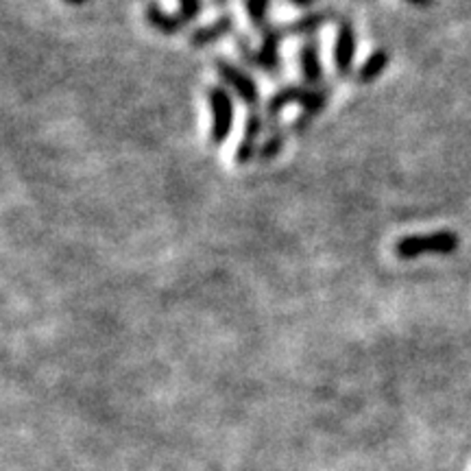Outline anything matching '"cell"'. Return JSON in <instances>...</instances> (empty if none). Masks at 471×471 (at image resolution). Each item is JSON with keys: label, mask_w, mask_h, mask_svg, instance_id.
Returning <instances> with one entry per match:
<instances>
[{"label": "cell", "mask_w": 471, "mask_h": 471, "mask_svg": "<svg viewBox=\"0 0 471 471\" xmlns=\"http://www.w3.org/2000/svg\"><path fill=\"white\" fill-rule=\"evenodd\" d=\"M406 3L415 4V7H430V4L435 3V0H406Z\"/></svg>", "instance_id": "2e32d148"}, {"label": "cell", "mask_w": 471, "mask_h": 471, "mask_svg": "<svg viewBox=\"0 0 471 471\" xmlns=\"http://www.w3.org/2000/svg\"><path fill=\"white\" fill-rule=\"evenodd\" d=\"M145 18L155 31L164 33V35H175V33L184 31V27L188 25L179 13H169L157 7V4H149V7H146Z\"/></svg>", "instance_id": "30bf717a"}, {"label": "cell", "mask_w": 471, "mask_h": 471, "mask_svg": "<svg viewBox=\"0 0 471 471\" xmlns=\"http://www.w3.org/2000/svg\"><path fill=\"white\" fill-rule=\"evenodd\" d=\"M66 4H83V3H88V0H64Z\"/></svg>", "instance_id": "ac0fdd59"}, {"label": "cell", "mask_w": 471, "mask_h": 471, "mask_svg": "<svg viewBox=\"0 0 471 471\" xmlns=\"http://www.w3.org/2000/svg\"><path fill=\"white\" fill-rule=\"evenodd\" d=\"M208 103L212 109V130H209V140L214 146L225 145L234 130V101L232 94L221 85H214L208 90Z\"/></svg>", "instance_id": "3957f363"}, {"label": "cell", "mask_w": 471, "mask_h": 471, "mask_svg": "<svg viewBox=\"0 0 471 471\" xmlns=\"http://www.w3.org/2000/svg\"><path fill=\"white\" fill-rule=\"evenodd\" d=\"M321 46L318 40H308L306 44L299 49V61H302L303 79L308 85H318L323 81V64H321Z\"/></svg>", "instance_id": "9c48e42d"}, {"label": "cell", "mask_w": 471, "mask_h": 471, "mask_svg": "<svg viewBox=\"0 0 471 471\" xmlns=\"http://www.w3.org/2000/svg\"><path fill=\"white\" fill-rule=\"evenodd\" d=\"M234 16H221L216 22H212V25H206L197 28V31H192V35H190V46L201 49V46L214 44V42L223 40V37H227L230 33H234Z\"/></svg>", "instance_id": "ba28073f"}, {"label": "cell", "mask_w": 471, "mask_h": 471, "mask_svg": "<svg viewBox=\"0 0 471 471\" xmlns=\"http://www.w3.org/2000/svg\"><path fill=\"white\" fill-rule=\"evenodd\" d=\"M199 13H201V0H179V16L185 22L197 20Z\"/></svg>", "instance_id": "9a60e30c"}, {"label": "cell", "mask_w": 471, "mask_h": 471, "mask_svg": "<svg viewBox=\"0 0 471 471\" xmlns=\"http://www.w3.org/2000/svg\"><path fill=\"white\" fill-rule=\"evenodd\" d=\"M460 238L454 232H432V234L404 236L395 242V255L402 260H415L419 255H450L459 249Z\"/></svg>", "instance_id": "7a4b0ae2"}, {"label": "cell", "mask_w": 471, "mask_h": 471, "mask_svg": "<svg viewBox=\"0 0 471 471\" xmlns=\"http://www.w3.org/2000/svg\"><path fill=\"white\" fill-rule=\"evenodd\" d=\"M389 64H391V52L387 49L373 51L369 57H366L365 64L360 66L358 73H356V81H358L360 85L373 83V81L389 68Z\"/></svg>", "instance_id": "8fae6325"}, {"label": "cell", "mask_w": 471, "mask_h": 471, "mask_svg": "<svg viewBox=\"0 0 471 471\" xmlns=\"http://www.w3.org/2000/svg\"><path fill=\"white\" fill-rule=\"evenodd\" d=\"M247 7V16H249L251 25H254L258 31L264 33L269 28V7L271 0H245Z\"/></svg>", "instance_id": "5bb4252c"}, {"label": "cell", "mask_w": 471, "mask_h": 471, "mask_svg": "<svg viewBox=\"0 0 471 471\" xmlns=\"http://www.w3.org/2000/svg\"><path fill=\"white\" fill-rule=\"evenodd\" d=\"M216 73L218 77L225 81V85H230V88L234 90L238 97L249 105V107H255V105H258L260 90L251 75H247L245 70H240L238 66L230 64V61L225 59L216 61Z\"/></svg>", "instance_id": "5b68a950"}, {"label": "cell", "mask_w": 471, "mask_h": 471, "mask_svg": "<svg viewBox=\"0 0 471 471\" xmlns=\"http://www.w3.org/2000/svg\"><path fill=\"white\" fill-rule=\"evenodd\" d=\"M287 137H288L287 130H282V127H275V130L271 131V136L260 145V151H258L260 164H266V161L275 160V157L282 153L284 145H287Z\"/></svg>", "instance_id": "4fadbf2b"}, {"label": "cell", "mask_w": 471, "mask_h": 471, "mask_svg": "<svg viewBox=\"0 0 471 471\" xmlns=\"http://www.w3.org/2000/svg\"><path fill=\"white\" fill-rule=\"evenodd\" d=\"M327 98H330V92H327V90L303 88V85H299V83H288V85H284V88H279L278 92L271 97V101L266 103V116H269L271 121H275V118L282 114V109H287L288 105L299 103L303 109H302V114L294 118L293 131L303 133L308 127L312 125L314 118H317L318 114L326 109Z\"/></svg>", "instance_id": "6da1fadb"}, {"label": "cell", "mask_w": 471, "mask_h": 471, "mask_svg": "<svg viewBox=\"0 0 471 471\" xmlns=\"http://www.w3.org/2000/svg\"><path fill=\"white\" fill-rule=\"evenodd\" d=\"M330 20H334V13L332 12H314L308 16L299 18V20L290 22V25L282 27L284 35H312L317 33L323 25H327Z\"/></svg>", "instance_id": "7c38bea8"}, {"label": "cell", "mask_w": 471, "mask_h": 471, "mask_svg": "<svg viewBox=\"0 0 471 471\" xmlns=\"http://www.w3.org/2000/svg\"><path fill=\"white\" fill-rule=\"evenodd\" d=\"M290 3H293L294 7H310L314 0H290Z\"/></svg>", "instance_id": "e0dca14e"}, {"label": "cell", "mask_w": 471, "mask_h": 471, "mask_svg": "<svg viewBox=\"0 0 471 471\" xmlns=\"http://www.w3.org/2000/svg\"><path fill=\"white\" fill-rule=\"evenodd\" d=\"M284 37L287 35H284L282 27H269L264 33H262V44L258 52L251 51L249 44L242 40H238L236 46L247 64L258 66V68L264 70V73H273V70H278L279 66V44H282Z\"/></svg>", "instance_id": "277c9868"}, {"label": "cell", "mask_w": 471, "mask_h": 471, "mask_svg": "<svg viewBox=\"0 0 471 471\" xmlns=\"http://www.w3.org/2000/svg\"><path fill=\"white\" fill-rule=\"evenodd\" d=\"M262 130H264V121L258 112H251L245 121V131H242L240 145L236 149V161L238 164H249L254 157H258V140L262 136Z\"/></svg>", "instance_id": "52a82bcc"}, {"label": "cell", "mask_w": 471, "mask_h": 471, "mask_svg": "<svg viewBox=\"0 0 471 471\" xmlns=\"http://www.w3.org/2000/svg\"><path fill=\"white\" fill-rule=\"evenodd\" d=\"M354 59H356V28L349 20H342L334 44V64L341 77L351 75V70H354Z\"/></svg>", "instance_id": "8992f818"}]
</instances>
